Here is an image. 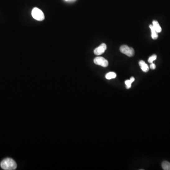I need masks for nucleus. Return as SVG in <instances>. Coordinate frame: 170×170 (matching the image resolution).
Returning a JSON list of instances; mask_svg holds the SVG:
<instances>
[{"label":"nucleus","instance_id":"f03ea898","mask_svg":"<svg viewBox=\"0 0 170 170\" xmlns=\"http://www.w3.org/2000/svg\"><path fill=\"white\" fill-rule=\"evenodd\" d=\"M32 16L36 21H43L44 19V15L41 10L39 8H33L32 11Z\"/></svg>","mask_w":170,"mask_h":170},{"label":"nucleus","instance_id":"0eeeda50","mask_svg":"<svg viewBox=\"0 0 170 170\" xmlns=\"http://www.w3.org/2000/svg\"><path fill=\"white\" fill-rule=\"evenodd\" d=\"M152 25L156 31L157 32V33H160L162 31L161 27H160L159 22L157 21H153Z\"/></svg>","mask_w":170,"mask_h":170},{"label":"nucleus","instance_id":"7ed1b4c3","mask_svg":"<svg viewBox=\"0 0 170 170\" xmlns=\"http://www.w3.org/2000/svg\"><path fill=\"white\" fill-rule=\"evenodd\" d=\"M120 50L121 53H124L129 57H132L135 53L133 48L130 47L126 45L121 46L120 48Z\"/></svg>","mask_w":170,"mask_h":170},{"label":"nucleus","instance_id":"20e7f679","mask_svg":"<svg viewBox=\"0 0 170 170\" xmlns=\"http://www.w3.org/2000/svg\"><path fill=\"white\" fill-rule=\"evenodd\" d=\"M94 62L96 65H100L103 67H107L108 65V61L102 57H97L94 58Z\"/></svg>","mask_w":170,"mask_h":170},{"label":"nucleus","instance_id":"ddd939ff","mask_svg":"<svg viewBox=\"0 0 170 170\" xmlns=\"http://www.w3.org/2000/svg\"><path fill=\"white\" fill-rule=\"evenodd\" d=\"M150 67L151 69H152V70H154V69H155V68H156V66H155V65L154 63H152L151 64L150 66Z\"/></svg>","mask_w":170,"mask_h":170},{"label":"nucleus","instance_id":"1a4fd4ad","mask_svg":"<svg viewBox=\"0 0 170 170\" xmlns=\"http://www.w3.org/2000/svg\"><path fill=\"white\" fill-rule=\"evenodd\" d=\"M116 77V74L115 72H110L105 75V78L107 80H111L113 79H115Z\"/></svg>","mask_w":170,"mask_h":170},{"label":"nucleus","instance_id":"9d476101","mask_svg":"<svg viewBox=\"0 0 170 170\" xmlns=\"http://www.w3.org/2000/svg\"><path fill=\"white\" fill-rule=\"evenodd\" d=\"M134 80H135V79H134V77H131L130 80H127L125 81V83L126 84V88L127 89L131 88L132 83L133 82Z\"/></svg>","mask_w":170,"mask_h":170},{"label":"nucleus","instance_id":"f8f14e48","mask_svg":"<svg viewBox=\"0 0 170 170\" xmlns=\"http://www.w3.org/2000/svg\"><path fill=\"white\" fill-rule=\"evenodd\" d=\"M156 58H157V56H156L155 54H153V55H152L149 58V60H148V62L149 63H153L154 60H156Z\"/></svg>","mask_w":170,"mask_h":170},{"label":"nucleus","instance_id":"4468645a","mask_svg":"<svg viewBox=\"0 0 170 170\" xmlns=\"http://www.w3.org/2000/svg\"><path fill=\"white\" fill-rule=\"evenodd\" d=\"M66 1H73V0H65Z\"/></svg>","mask_w":170,"mask_h":170},{"label":"nucleus","instance_id":"423d86ee","mask_svg":"<svg viewBox=\"0 0 170 170\" xmlns=\"http://www.w3.org/2000/svg\"><path fill=\"white\" fill-rule=\"evenodd\" d=\"M139 65H140V67H141V69L143 71L145 72H147L149 71V67L148 64H146L143 61H140L139 62Z\"/></svg>","mask_w":170,"mask_h":170},{"label":"nucleus","instance_id":"6e6552de","mask_svg":"<svg viewBox=\"0 0 170 170\" xmlns=\"http://www.w3.org/2000/svg\"><path fill=\"white\" fill-rule=\"evenodd\" d=\"M149 28L151 30V36L153 39H156L158 38V34H157V32L155 30V29L154 28L152 25H149Z\"/></svg>","mask_w":170,"mask_h":170},{"label":"nucleus","instance_id":"39448f33","mask_svg":"<svg viewBox=\"0 0 170 170\" xmlns=\"http://www.w3.org/2000/svg\"><path fill=\"white\" fill-rule=\"evenodd\" d=\"M106 49H107L106 44H105L103 43L101 44L99 47L95 48L94 51V53L95 55H100L104 53Z\"/></svg>","mask_w":170,"mask_h":170},{"label":"nucleus","instance_id":"9b49d317","mask_svg":"<svg viewBox=\"0 0 170 170\" xmlns=\"http://www.w3.org/2000/svg\"><path fill=\"white\" fill-rule=\"evenodd\" d=\"M162 167L164 170H170V163L166 161H163L162 163Z\"/></svg>","mask_w":170,"mask_h":170},{"label":"nucleus","instance_id":"f257e3e1","mask_svg":"<svg viewBox=\"0 0 170 170\" xmlns=\"http://www.w3.org/2000/svg\"><path fill=\"white\" fill-rule=\"evenodd\" d=\"M1 167L3 170H14L17 168V165L14 160L10 158H7L1 162Z\"/></svg>","mask_w":170,"mask_h":170}]
</instances>
